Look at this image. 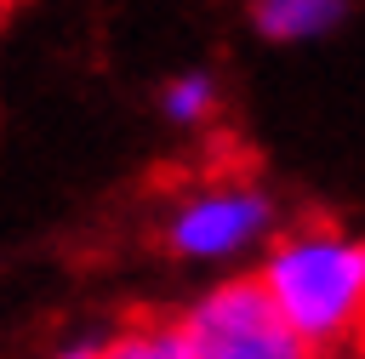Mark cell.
Here are the masks:
<instances>
[{
	"label": "cell",
	"mask_w": 365,
	"mask_h": 359,
	"mask_svg": "<svg viewBox=\"0 0 365 359\" xmlns=\"http://www.w3.org/2000/svg\"><path fill=\"white\" fill-rule=\"evenodd\" d=\"M97 359H188V342L177 319H131L97 348Z\"/></svg>",
	"instance_id": "5b68a950"
},
{
	"label": "cell",
	"mask_w": 365,
	"mask_h": 359,
	"mask_svg": "<svg viewBox=\"0 0 365 359\" xmlns=\"http://www.w3.org/2000/svg\"><path fill=\"white\" fill-rule=\"evenodd\" d=\"M268 194L245 177V171H222V177H200L165 217V245L177 256H228L240 245H251L268 228Z\"/></svg>",
	"instance_id": "3957f363"
},
{
	"label": "cell",
	"mask_w": 365,
	"mask_h": 359,
	"mask_svg": "<svg viewBox=\"0 0 365 359\" xmlns=\"http://www.w3.org/2000/svg\"><path fill=\"white\" fill-rule=\"evenodd\" d=\"M257 285L319 359L365 353V239L308 217L274 239Z\"/></svg>",
	"instance_id": "6da1fadb"
},
{
	"label": "cell",
	"mask_w": 365,
	"mask_h": 359,
	"mask_svg": "<svg viewBox=\"0 0 365 359\" xmlns=\"http://www.w3.org/2000/svg\"><path fill=\"white\" fill-rule=\"evenodd\" d=\"M188 359H319L268 302V291L251 279H228L217 285L205 302H194L177 319Z\"/></svg>",
	"instance_id": "7a4b0ae2"
},
{
	"label": "cell",
	"mask_w": 365,
	"mask_h": 359,
	"mask_svg": "<svg viewBox=\"0 0 365 359\" xmlns=\"http://www.w3.org/2000/svg\"><path fill=\"white\" fill-rule=\"evenodd\" d=\"M342 0H257V23L274 40H308L325 34L331 23H342Z\"/></svg>",
	"instance_id": "277c9868"
},
{
	"label": "cell",
	"mask_w": 365,
	"mask_h": 359,
	"mask_svg": "<svg viewBox=\"0 0 365 359\" xmlns=\"http://www.w3.org/2000/svg\"><path fill=\"white\" fill-rule=\"evenodd\" d=\"M165 114L171 120H182V125H194V120H205L211 108H217V91H211V80L205 74H182V80H171L165 85Z\"/></svg>",
	"instance_id": "8992f818"
},
{
	"label": "cell",
	"mask_w": 365,
	"mask_h": 359,
	"mask_svg": "<svg viewBox=\"0 0 365 359\" xmlns=\"http://www.w3.org/2000/svg\"><path fill=\"white\" fill-rule=\"evenodd\" d=\"M57 359H97V348H68V353H57Z\"/></svg>",
	"instance_id": "52a82bcc"
},
{
	"label": "cell",
	"mask_w": 365,
	"mask_h": 359,
	"mask_svg": "<svg viewBox=\"0 0 365 359\" xmlns=\"http://www.w3.org/2000/svg\"><path fill=\"white\" fill-rule=\"evenodd\" d=\"M6 6H11V0H0V11H6Z\"/></svg>",
	"instance_id": "ba28073f"
}]
</instances>
